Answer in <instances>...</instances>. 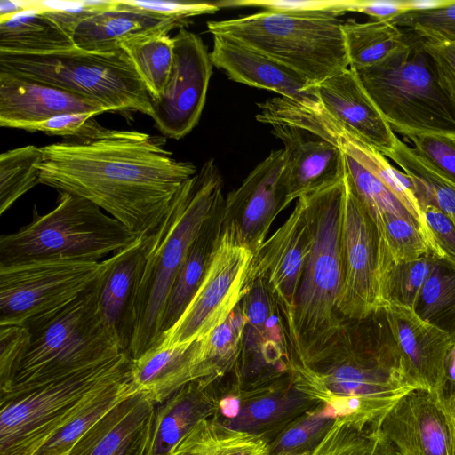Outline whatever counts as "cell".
<instances>
[{
    "mask_svg": "<svg viewBox=\"0 0 455 455\" xmlns=\"http://www.w3.org/2000/svg\"><path fill=\"white\" fill-rule=\"evenodd\" d=\"M40 184L87 199L138 236L152 233L196 167L165 148V138L108 129L87 141L41 147Z\"/></svg>",
    "mask_w": 455,
    "mask_h": 455,
    "instance_id": "obj_1",
    "label": "cell"
},
{
    "mask_svg": "<svg viewBox=\"0 0 455 455\" xmlns=\"http://www.w3.org/2000/svg\"><path fill=\"white\" fill-rule=\"evenodd\" d=\"M292 387L336 418L379 427L387 412L418 388L389 327L384 308L355 321L333 349L307 364L290 363Z\"/></svg>",
    "mask_w": 455,
    "mask_h": 455,
    "instance_id": "obj_2",
    "label": "cell"
},
{
    "mask_svg": "<svg viewBox=\"0 0 455 455\" xmlns=\"http://www.w3.org/2000/svg\"><path fill=\"white\" fill-rule=\"evenodd\" d=\"M342 180L302 196L312 235L296 297L290 363H310L333 349L349 332L338 311L344 281Z\"/></svg>",
    "mask_w": 455,
    "mask_h": 455,
    "instance_id": "obj_3",
    "label": "cell"
},
{
    "mask_svg": "<svg viewBox=\"0 0 455 455\" xmlns=\"http://www.w3.org/2000/svg\"><path fill=\"white\" fill-rule=\"evenodd\" d=\"M222 177L212 159L187 180L152 232L153 241L139 285L136 331L129 350L132 360L160 341L167 301L187 253L222 194Z\"/></svg>",
    "mask_w": 455,
    "mask_h": 455,
    "instance_id": "obj_4",
    "label": "cell"
},
{
    "mask_svg": "<svg viewBox=\"0 0 455 455\" xmlns=\"http://www.w3.org/2000/svg\"><path fill=\"white\" fill-rule=\"evenodd\" d=\"M103 271L70 303L27 328L31 333L28 348L10 379L0 385L1 399L53 382L122 352L99 312Z\"/></svg>",
    "mask_w": 455,
    "mask_h": 455,
    "instance_id": "obj_5",
    "label": "cell"
},
{
    "mask_svg": "<svg viewBox=\"0 0 455 455\" xmlns=\"http://www.w3.org/2000/svg\"><path fill=\"white\" fill-rule=\"evenodd\" d=\"M124 352L62 379L1 399L0 455H36L105 390L131 375Z\"/></svg>",
    "mask_w": 455,
    "mask_h": 455,
    "instance_id": "obj_6",
    "label": "cell"
},
{
    "mask_svg": "<svg viewBox=\"0 0 455 455\" xmlns=\"http://www.w3.org/2000/svg\"><path fill=\"white\" fill-rule=\"evenodd\" d=\"M403 30L405 40L395 52L354 69L394 132L455 135V108L440 85L424 38Z\"/></svg>",
    "mask_w": 455,
    "mask_h": 455,
    "instance_id": "obj_7",
    "label": "cell"
},
{
    "mask_svg": "<svg viewBox=\"0 0 455 455\" xmlns=\"http://www.w3.org/2000/svg\"><path fill=\"white\" fill-rule=\"evenodd\" d=\"M32 220L0 238V265L32 261H99L138 237L92 202L59 192L56 206L40 214L36 205Z\"/></svg>",
    "mask_w": 455,
    "mask_h": 455,
    "instance_id": "obj_8",
    "label": "cell"
},
{
    "mask_svg": "<svg viewBox=\"0 0 455 455\" xmlns=\"http://www.w3.org/2000/svg\"><path fill=\"white\" fill-rule=\"evenodd\" d=\"M342 24L333 16L262 11L209 21L207 28L271 57L315 86L350 68Z\"/></svg>",
    "mask_w": 455,
    "mask_h": 455,
    "instance_id": "obj_9",
    "label": "cell"
},
{
    "mask_svg": "<svg viewBox=\"0 0 455 455\" xmlns=\"http://www.w3.org/2000/svg\"><path fill=\"white\" fill-rule=\"evenodd\" d=\"M0 71L86 97L108 111L152 116L150 96L126 52H90L76 45L43 54L0 52Z\"/></svg>",
    "mask_w": 455,
    "mask_h": 455,
    "instance_id": "obj_10",
    "label": "cell"
},
{
    "mask_svg": "<svg viewBox=\"0 0 455 455\" xmlns=\"http://www.w3.org/2000/svg\"><path fill=\"white\" fill-rule=\"evenodd\" d=\"M105 267L106 259L0 265V325L28 328L57 312L84 292Z\"/></svg>",
    "mask_w": 455,
    "mask_h": 455,
    "instance_id": "obj_11",
    "label": "cell"
},
{
    "mask_svg": "<svg viewBox=\"0 0 455 455\" xmlns=\"http://www.w3.org/2000/svg\"><path fill=\"white\" fill-rule=\"evenodd\" d=\"M252 258L253 252L242 243L235 230L223 226L198 290L159 344H190L223 323L248 291Z\"/></svg>",
    "mask_w": 455,
    "mask_h": 455,
    "instance_id": "obj_12",
    "label": "cell"
},
{
    "mask_svg": "<svg viewBox=\"0 0 455 455\" xmlns=\"http://www.w3.org/2000/svg\"><path fill=\"white\" fill-rule=\"evenodd\" d=\"M344 281L338 311L345 320H363L383 308L380 270L384 244L376 222L345 173L342 216Z\"/></svg>",
    "mask_w": 455,
    "mask_h": 455,
    "instance_id": "obj_13",
    "label": "cell"
},
{
    "mask_svg": "<svg viewBox=\"0 0 455 455\" xmlns=\"http://www.w3.org/2000/svg\"><path fill=\"white\" fill-rule=\"evenodd\" d=\"M172 38V68L162 95L151 101V118L163 137L180 140L199 122L213 65L198 35L183 28Z\"/></svg>",
    "mask_w": 455,
    "mask_h": 455,
    "instance_id": "obj_14",
    "label": "cell"
},
{
    "mask_svg": "<svg viewBox=\"0 0 455 455\" xmlns=\"http://www.w3.org/2000/svg\"><path fill=\"white\" fill-rule=\"evenodd\" d=\"M312 244L303 196L284 223L253 253L249 281L261 279L281 313L288 341L293 332L296 297Z\"/></svg>",
    "mask_w": 455,
    "mask_h": 455,
    "instance_id": "obj_15",
    "label": "cell"
},
{
    "mask_svg": "<svg viewBox=\"0 0 455 455\" xmlns=\"http://www.w3.org/2000/svg\"><path fill=\"white\" fill-rule=\"evenodd\" d=\"M283 164V148L272 150L225 198L223 226L235 229L253 253L266 241L276 216L287 207Z\"/></svg>",
    "mask_w": 455,
    "mask_h": 455,
    "instance_id": "obj_16",
    "label": "cell"
},
{
    "mask_svg": "<svg viewBox=\"0 0 455 455\" xmlns=\"http://www.w3.org/2000/svg\"><path fill=\"white\" fill-rule=\"evenodd\" d=\"M152 241L150 233L115 252L106 259L101 275L99 312L113 340L127 354L135 335L137 292Z\"/></svg>",
    "mask_w": 455,
    "mask_h": 455,
    "instance_id": "obj_17",
    "label": "cell"
},
{
    "mask_svg": "<svg viewBox=\"0 0 455 455\" xmlns=\"http://www.w3.org/2000/svg\"><path fill=\"white\" fill-rule=\"evenodd\" d=\"M283 143V182L287 206L294 200L342 180L346 173L341 148L297 125L269 124Z\"/></svg>",
    "mask_w": 455,
    "mask_h": 455,
    "instance_id": "obj_18",
    "label": "cell"
},
{
    "mask_svg": "<svg viewBox=\"0 0 455 455\" xmlns=\"http://www.w3.org/2000/svg\"><path fill=\"white\" fill-rule=\"evenodd\" d=\"M379 429L396 455H452L447 419L435 392L416 388L405 394Z\"/></svg>",
    "mask_w": 455,
    "mask_h": 455,
    "instance_id": "obj_19",
    "label": "cell"
},
{
    "mask_svg": "<svg viewBox=\"0 0 455 455\" xmlns=\"http://www.w3.org/2000/svg\"><path fill=\"white\" fill-rule=\"evenodd\" d=\"M107 112L80 94L0 71V126L28 131L52 117L72 113L95 116Z\"/></svg>",
    "mask_w": 455,
    "mask_h": 455,
    "instance_id": "obj_20",
    "label": "cell"
},
{
    "mask_svg": "<svg viewBox=\"0 0 455 455\" xmlns=\"http://www.w3.org/2000/svg\"><path fill=\"white\" fill-rule=\"evenodd\" d=\"M323 108L361 140L383 156L395 147L396 137L352 68L315 86Z\"/></svg>",
    "mask_w": 455,
    "mask_h": 455,
    "instance_id": "obj_21",
    "label": "cell"
},
{
    "mask_svg": "<svg viewBox=\"0 0 455 455\" xmlns=\"http://www.w3.org/2000/svg\"><path fill=\"white\" fill-rule=\"evenodd\" d=\"M212 65L237 83L267 89L299 102L316 100L315 86L282 63L239 41L213 36Z\"/></svg>",
    "mask_w": 455,
    "mask_h": 455,
    "instance_id": "obj_22",
    "label": "cell"
},
{
    "mask_svg": "<svg viewBox=\"0 0 455 455\" xmlns=\"http://www.w3.org/2000/svg\"><path fill=\"white\" fill-rule=\"evenodd\" d=\"M383 308L411 380L418 388L436 392L452 347L449 336L410 307L387 305Z\"/></svg>",
    "mask_w": 455,
    "mask_h": 455,
    "instance_id": "obj_23",
    "label": "cell"
},
{
    "mask_svg": "<svg viewBox=\"0 0 455 455\" xmlns=\"http://www.w3.org/2000/svg\"><path fill=\"white\" fill-rule=\"evenodd\" d=\"M156 403L138 391L97 421L68 455H137L144 450Z\"/></svg>",
    "mask_w": 455,
    "mask_h": 455,
    "instance_id": "obj_24",
    "label": "cell"
},
{
    "mask_svg": "<svg viewBox=\"0 0 455 455\" xmlns=\"http://www.w3.org/2000/svg\"><path fill=\"white\" fill-rule=\"evenodd\" d=\"M207 385L192 381L156 403L143 455H170L196 423L219 410V403L205 391Z\"/></svg>",
    "mask_w": 455,
    "mask_h": 455,
    "instance_id": "obj_25",
    "label": "cell"
},
{
    "mask_svg": "<svg viewBox=\"0 0 455 455\" xmlns=\"http://www.w3.org/2000/svg\"><path fill=\"white\" fill-rule=\"evenodd\" d=\"M191 20H180L134 9L115 0L111 9L98 12L83 20L75 29V44L85 51L109 52L121 48L132 36L174 28H183Z\"/></svg>",
    "mask_w": 455,
    "mask_h": 455,
    "instance_id": "obj_26",
    "label": "cell"
},
{
    "mask_svg": "<svg viewBox=\"0 0 455 455\" xmlns=\"http://www.w3.org/2000/svg\"><path fill=\"white\" fill-rule=\"evenodd\" d=\"M242 299L245 325L242 349L267 364L290 363L285 326L273 297L261 279L249 283Z\"/></svg>",
    "mask_w": 455,
    "mask_h": 455,
    "instance_id": "obj_27",
    "label": "cell"
},
{
    "mask_svg": "<svg viewBox=\"0 0 455 455\" xmlns=\"http://www.w3.org/2000/svg\"><path fill=\"white\" fill-rule=\"evenodd\" d=\"M224 204L221 195L190 245L167 301L160 340L185 311L208 270L223 229Z\"/></svg>",
    "mask_w": 455,
    "mask_h": 455,
    "instance_id": "obj_28",
    "label": "cell"
},
{
    "mask_svg": "<svg viewBox=\"0 0 455 455\" xmlns=\"http://www.w3.org/2000/svg\"><path fill=\"white\" fill-rule=\"evenodd\" d=\"M195 342L160 343L132 360L131 376L137 389L148 394L159 403L192 382L191 357Z\"/></svg>",
    "mask_w": 455,
    "mask_h": 455,
    "instance_id": "obj_29",
    "label": "cell"
},
{
    "mask_svg": "<svg viewBox=\"0 0 455 455\" xmlns=\"http://www.w3.org/2000/svg\"><path fill=\"white\" fill-rule=\"evenodd\" d=\"M244 325L241 300L223 323L195 342L191 357L193 381L210 383L233 367L242 350Z\"/></svg>",
    "mask_w": 455,
    "mask_h": 455,
    "instance_id": "obj_30",
    "label": "cell"
},
{
    "mask_svg": "<svg viewBox=\"0 0 455 455\" xmlns=\"http://www.w3.org/2000/svg\"><path fill=\"white\" fill-rule=\"evenodd\" d=\"M73 39L37 10L0 20V52L43 54L75 46Z\"/></svg>",
    "mask_w": 455,
    "mask_h": 455,
    "instance_id": "obj_31",
    "label": "cell"
},
{
    "mask_svg": "<svg viewBox=\"0 0 455 455\" xmlns=\"http://www.w3.org/2000/svg\"><path fill=\"white\" fill-rule=\"evenodd\" d=\"M261 434L235 430L210 418L196 423L178 443L175 455H268Z\"/></svg>",
    "mask_w": 455,
    "mask_h": 455,
    "instance_id": "obj_32",
    "label": "cell"
},
{
    "mask_svg": "<svg viewBox=\"0 0 455 455\" xmlns=\"http://www.w3.org/2000/svg\"><path fill=\"white\" fill-rule=\"evenodd\" d=\"M316 405L293 387L273 391L243 403L235 418L222 423L235 430L261 434L262 430L297 419Z\"/></svg>",
    "mask_w": 455,
    "mask_h": 455,
    "instance_id": "obj_33",
    "label": "cell"
},
{
    "mask_svg": "<svg viewBox=\"0 0 455 455\" xmlns=\"http://www.w3.org/2000/svg\"><path fill=\"white\" fill-rule=\"evenodd\" d=\"M385 156L393 160L408 176L422 210L435 206L455 223V186L438 174L399 138Z\"/></svg>",
    "mask_w": 455,
    "mask_h": 455,
    "instance_id": "obj_34",
    "label": "cell"
},
{
    "mask_svg": "<svg viewBox=\"0 0 455 455\" xmlns=\"http://www.w3.org/2000/svg\"><path fill=\"white\" fill-rule=\"evenodd\" d=\"M144 84L151 101L162 95L173 63V38L165 30L138 35L121 43Z\"/></svg>",
    "mask_w": 455,
    "mask_h": 455,
    "instance_id": "obj_35",
    "label": "cell"
},
{
    "mask_svg": "<svg viewBox=\"0 0 455 455\" xmlns=\"http://www.w3.org/2000/svg\"><path fill=\"white\" fill-rule=\"evenodd\" d=\"M413 310L455 343V260L436 258Z\"/></svg>",
    "mask_w": 455,
    "mask_h": 455,
    "instance_id": "obj_36",
    "label": "cell"
},
{
    "mask_svg": "<svg viewBox=\"0 0 455 455\" xmlns=\"http://www.w3.org/2000/svg\"><path fill=\"white\" fill-rule=\"evenodd\" d=\"M350 68L374 65L399 48L405 40V31L390 21L372 20L342 24Z\"/></svg>",
    "mask_w": 455,
    "mask_h": 455,
    "instance_id": "obj_37",
    "label": "cell"
},
{
    "mask_svg": "<svg viewBox=\"0 0 455 455\" xmlns=\"http://www.w3.org/2000/svg\"><path fill=\"white\" fill-rule=\"evenodd\" d=\"M295 455H396L379 427H363L337 418L311 448Z\"/></svg>",
    "mask_w": 455,
    "mask_h": 455,
    "instance_id": "obj_38",
    "label": "cell"
},
{
    "mask_svg": "<svg viewBox=\"0 0 455 455\" xmlns=\"http://www.w3.org/2000/svg\"><path fill=\"white\" fill-rule=\"evenodd\" d=\"M437 256L428 254L415 260L398 261L384 252L380 270L383 307L395 305L414 308Z\"/></svg>",
    "mask_w": 455,
    "mask_h": 455,
    "instance_id": "obj_39",
    "label": "cell"
},
{
    "mask_svg": "<svg viewBox=\"0 0 455 455\" xmlns=\"http://www.w3.org/2000/svg\"><path fill=\"white\" fill-rule=\"evenodd\" d=\"M139 390L130 375L105 390L81 414L51 438L36 455H65L103 416Z\"/></svg>",
    "mask_w": 455,
    "mask_h": 455,
    "instance_id": "obj_40",
    "label": "cell"
},
{
    "mask_svg": "<svg viewBox=\"0 0 455 455\" xmlns=\"http://www.w3.org/2000/svg\"><path fill=\"white\" fill-rule=\"evenodd\" d=\"M41 148L27 145L0 155V214L40 184Z\"/></svg>",
    "mask_w": 455,
    "mask_h": 455,
    "instance_id": "obj_41",
    "label": "cell"
},
{
    "mask_svg": "<svg viewBox=\"0 0 455 455\" xmlns=\"http://www.w3.org/2000/svg\"><path fill=\"white\" fill-rule=\"evenodd\" d=\"M336 419L330 408L317 404L290 422L275 441L269 443L268 455H295L311 448Z\"/></svg>",
    "mask_w": 455,
    "mask_h": 455,
    "instance_id": "obj_42",
    "label": "cell"
},
{
    "mask_svg": "<svg viewBox=\"0 0 455 455\" xmlns=\"http://www.w3.org/2000/svg\"><path fill=\"white\" fill-rule=\"evenodd\" d=\"M378 228L384 248L395 260H415L428 254L436 256L421 229L403 218L385 215L381 218Z\"/></svg>",
    "mask_w": 455,
    "mask_h": 455,
    "instance_id": "obj_43",
    "label": "cell"
},
{
    "mask_svg": "<svg viewBox=\"0 0 455 455\" xmlns=\"http://www.w3.org/2000/svg\"><path fill=\"white\" fill-rule=\"evenodd\" d=\"M397 27L418 36L455 44V1H442L429 9L408 11L391 20Z\"/></svg>",
    "mask_w": 455,
    "mask_h": 455,
    "instance_id": "obj_44",
    "label": "cell"
},
{
    "mask_svg": "<svg viewBox=\"0 0 455 455\" xmlns=\"http://www.w3.org/2000/svg\"><path fill=\"white\" fill-rule=\"evenodd\" d=\"M355 0H233L218 2L222 7H258L264 11L294 15H324L339 18L352 12Z\"/></svg>",
    "mask_w": 455,
    "mask_h": 455,
    "instance_id": "obj_45",
    "label": "cell"
},
{
    "mask_svg": "<svg viewBox=\"0 0 455 455\" xmlns=\"http://www.w3.org/2000/svg\"><path fill=\"white\" fill-rule=\"evenodd\" d=\"M404 138L425 163L455 186V135L413 133Z\"/></svg>",
    "mask_w": 455,
    "mask_h": 455,
    "instance_id": "obj_46",
    "label": "cell"
},
{
    "mask_svg": "<svg viewBox=\"0 0 455 455\" xmlns=\"http://www.w3.org/2000/svg\"><path fill=\"white\" fill-rule=\"evenodd\" d=\"M114 6L115 0H34L35 10L42 12L71 38L83 20Z\"/></svg>",
    "mask_w": 455,
    "mask_h": 455,
    "instance_id": "obj_47",
    "label": "cell"
},
{
    "mask_svg": "<svg viewBox=\"0 0 455 455\" xmlns=\"http://www.w3.org/2000/svg\"><path fill=\"white\" fill-rule=\"evenodd\" d=\"M95 116L88 113L60 115L31 126L28 132H42L51 136H60L68 141L94 140L107 132Z\"/></svg>",
    "mask_w": 455,
    "mask_h": 455,
    "instance_id": "obj_48",
    "label": "cell"
},
{
    "mask_svg": "<svg viewBox=\"0 0 455 455\" xmlns=\"http://www.w3.org/2000/svg\"><path fill=\"white\" fill-rule=\"evenodd\" d=\"M30 331L21 325H0V385L12 376L26 354Z\"/></svg>",
    "mask_w": 455,
    "mask_h": 455,
    "instance_id": "obj_49",
    "label": "cell"
},
{
    "mask_svg": "<svg viewBox=\"0 0 455 455\" xmlns=\"http://www.w3.org/2000/svg\"><path fill=\"white\" fill-rule=\"evenodd\" d=\"M129 7L155 13L156 15L180 20H190L191 17L212 14L220 7L217 3L188 2L166 0H119Z\"/></svg>",
    "mask_w": 455,
    "mask_h": 455,
    "instance_id": "obj_50",
    "label": "cell"
},
{
    "mask_svg": "<svg viewBox=\"0 0 455 455\" xmlns=\"http://www.w3.org/2000/svg\"><path fill=\"white\" fill-rule=\"evenodd\" d=\"M424 47L434 60L441 87L455 108V44L424 38Z\"/></svg>",
    "mask_w": 455,
    "mask_h": 455,
    "instance_id": "obj_51",
    "label": "cell"
},
{
    "mask_svg": "<svg viewBox=\"0 0 455 455\" xmlns=\"http://www.w3.org/2000/svg\"><path fill=\"white\" fill-rule=\"evenodd\" d=\"M427 228L443 258L455 260V223L435 206L422 210Z\"/></svg>",
    "mask_w": 455,
    "mask_h": 455,
    "instance_id": "obj_52",
    "label": "cell"
},
{
    "mask_svg": "<svg viewBox=\"0 0 455 455\" xmlns=\"http://www.w3.org/2000/svg\"><path fill=\"white\" fill-rule=\"evenodd\" d=\"M435 393L447 419L451 439L452 455H455V343L446 358L443 379Z\"/></svg>",
    "mask_w": 455,
    "mask_h": 455,
    "instance_id": "obj_53",
    "label": "cell"
},
{
    "mask_svg": "<svg viewBox=\"0 0 455 455\" xmlns=\"http://www.w3.org/2000/svg\"><path fill=\"white\" fill-rule=\"evenodd\" d=\"M417 1L355 0L352 12L366 14L374 20L390 21L395 17L416 10Z\"/></svg>",
    "mask_w": 455,
    "mask_h": 455,
    "instance_id": "obj_54",
    "label": "cell"
},
{
    "mask_svg": "<svg viewBox=\"0 0 455 455\" xmlns=\"http://www.w3.org/2000/svg\"><path fill=\"white\" fill-rule=\"evenodd\" d=\"M27 10H35L34 0H1L0 20Z\"/></svg>",
    "mask_w": 455,
    "mask_h": 455,
    "instance_id": "obj_55",
    "label": "cell"
},
{
    "mask_svg": "<svg viewBox=\"0 0 455 455\" xmlns=\"http://www.w3.org/2000/svg\"><path fill=\"white\" fill-rule=\"evenodd\" d=\"M143 453H144V450H143V451H140V453H138L137 455H143Z\"/></svg>",
    "mask_w": 455,
    "mask_h": 455,
    "instance_id": "obj_56",
    "label": "cell"
},
{
    "mask_svg": "<svg viewBox=\"0 0 455 455\" xmlns=\"http://www.w3.org/2000/svg\"><path fill=\"white\" fill-rule=\"evenodd\" d=\"M259 104H260V103H259V104H258V107H259ZM258 115H259V114H257V116H256V119H257V120H258ZM258 121H259V120H258ZM272 124H273V123H272Z\"/></svg>",
    "mask_w": 455,
    "mask_h": 455,
    "instance_id": "obj_57",
    "label": "cell"
},
{
    "mask_svg": "<svg viewBox=\"0 0 455 455\" xmlns=\"http://www.w3.org/2000/svg\"><path fill=\"white\" fill-rule=\"evenodd\" d=\"M170 455H175V454H172V453H171Z\"/></svg>",
    "mask_w": 455,
    "mask_h": 455,
    "instance_id": "obj_58",
    "label": "cell"
},
{
    "mask_svg": "<svg viewBox=\"0 0 455 455\" xmlns=\"http://www.w3.org/2000/svg\"><path fill=\"white\" fill-rule=\"evenodd\" d=\"M68 453L65 454V455H68Z\"/></svg>",
    "mask_w": 455,
    "mask_h": 455,
    "instance_id": "obj_59",
    "label": "cell"
}]
</instances>
